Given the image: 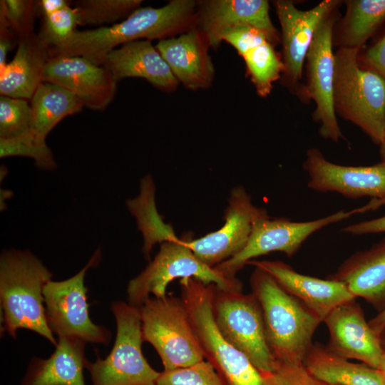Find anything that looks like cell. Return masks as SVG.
Listing matches in <instances>:
<instances>
[{"label":"cell","instance_id":"22","mask_svg":"<svg viewBox=\"0 0 385 385\" xmlns=\"http://www.w3.org/2000/svg\"><path fill=\"white\" fill-rule=\"evenodd\" d=\"M329 278L343 282L355 297L385 307V238L347 258Z\"/></svg>","mask_w":385,"mask_h":385},{"label":"cell","instance_id":"44","mask_svg":"<svg viewBox=\"0 0 385 385\" xmlns=\"http://www.w3.org/2000/svg\"><path fill=\"white\" fill-rule=\"evenodd\" d=\"M380 156H381V162L385 164V137L382 142L380 143Z\"/></svg>","mask_w":385,"mask_h":385},{"label":"cell","instance_id":"3","mask_svg":"<svg viewBox=\"0 0 385 385\" xmlns=\"http://www.w3.org/2000/svg\"><path fill=\"white\" fill-rule=\"evenodd\" d=\"M250 285L262 312L267 343L275 361L303 362L322 322L265 270L255 267Z\"/></svg>","mask_w":385,"mask_h":385},{"label":"cell","instance_id":"12","mask_svg":"<svg viewBox=\"0 0 385 385\" xmlns=\"http://www.w3.org/2000/svg\"><path fill=\"white\" fill-rule=\"evenodd\" d=\"M332 11L318 27L306 56L307 98L316 104L313 118L320 123L319 133L325 139L344 138L334 106V53L332 50L335 14Z\"/></svg>","mask_w":385,"mask_h":385},{"label":"cell","instance_id":"38","mask_svg":"<svg viewBox=\"0 0 385 385\" xmlns=\"http://www.w3.org/2000/svg\"><path fill=\"white\" fill-rule=\"evenodd\" d=\"M14 34L4 11L0 9V74L3 73L7 65L6 56L14 46Z\"/></svg>","mask_w":385,"mask_h":385},{"label":"cell","instance_id":"6","mask_svg":"<svg viewBox=\"0 0 385 385\" xmlns=\"http://www.w3.org/2000/svg\"><path fill=\"white\" fill-rule=\"evenodd\" d=\"M143 342L158 354L164 370L195 364L203 351L181 298L149 297L139 307Z\"/></svg>","mask_w":385,"mask_h":385},{"label":"cell","instance_id":"16","mask_svg":"<svg viewBox=\"0 0 385 385\" xmlns=\"http://www.w3.org/2000/svg\"><path fill=\"white\" fill-rule=\"evenodd\" d=\"M57 84L77 96L84 107L104 110L113 101L117 82L103 66L83 56H50L43 82Z\"/></svg>","mask_w":385,"mask_h":385},{"label":"cell","instance_id":"24","mask_svg":"<svg viewBox=\"0 0 385 385\" xmlns=\"http://www.w3.org/2000/svg\"><path fill=\"white\" fill-rule=\"evenodd\" d=\"M49 57L48 47L34 32L19 38L14 58L0 74L1 96L31 100Z\"/></svg>","mask_w":385,"mask_h":385},{"label":"cell","instance_id":"36","mask_svg":"<svg viewBox=\"0 0 385 385\" xmlns=\"http://www.w3.org/2000/svg\"><path fill=\"white\" fill-rule=\"evenodd\" d=\"M272 377L274 385H327L311 375L303 362L276 361Z\"/></svg>","mask_w":385,"mask_h":385},{"label":"cell","instance_id":"1","mask_svg":"<svg viewBox=\"0 0 385 385\" xmlns=\"http://www.w3.org/2000/svg\"><path fill=\"white\" fill-rule=\"evenodd\" d=\"M197 5L192 0H172L162 7H139L110 26L75 31L64 43L48 48L49 55L83 56L102 66L118 46L141 38L160 41L195 26Z\"/></svg>","mask_w":385,"mask_h":385},{"label":"cell","instance_id":"14","mask_svg":"<svg viewBox=\"0 0 385 385\" xmlns=\"http://www.w3.org/2000/svg\"><path fill=\"white\" fill-rule=\"evenodd\" d=\"M337 0H324L303 11L292 1L277 0L274 8L281 26L284 81L297 94L306 96L299 85L302 68L315 33L323 20L336 10Z\"/></svg>","mask_w":385,"mask_h":385},{"label":"cell","instance_id":"21","mask_svg":"<svg viewBox=\"0 0 385 385\" xmlns=\"http://www.w3.org/2000/svg\"><path fill=\"white\" fill-rule=\"evenodd\" d=\"M118 83L125 78H142L155 88L171 92L178 81L151 41L128 42L111 51L103 64Z\"/></svg>","mask_w":385,"mask_h":385},{"label":"cell","instance_id":"33","mask_svg":"<svg viewBox=\"0 0 385 385\" xmlns=\"http://www.w3.org/2000/svg\"><path fill=\"white\" fill-rule=\"evenodd\" d=\"M43 17V25L38 35L48 48L59 46L67 41L78 25L76 11L69 4Z\"/></svg>","mask_w":385,"mask_h":385},{"label":"cell","instance_id":"26","mask_svg":"<svg viewBox=\"0 0 385 385\" xmlns=\"http://www.w3.org/2000/svg\"><path fill=\"white\" fill-rule=\"evenodd\" d=\"M32 112L31 133L46 142L51 130L64 118L80 112L84 107L79 98L66 88L42 82L30 103Z\"/></svg>","mask_w":385,"mask_h":385},{"label":"cell","instance_id":"43","mask_svg":"<svg viewBox=\"0 0 385 385\" xmlns=\"http://www.w3.org/2000/svg\"><path fill=\"white\" fill-rule=\"evenodd\" d=\"M378 369L381 373L385 382V351L384 350Z\"/></svg>","mask_w":385,"mask_h":385},{"label":"cell","instance_id":"5","mask_svg":"<svg viewBox=\"0 0 385 385\" xmlns=\"http://www.w3.org/2000/svg\"><path fill=\"white\" fill-rule=\"evenodd\" d=\"M359 50L340 47L334 54V109L380 145L385 137V80L360 67Z\"/></svg>","mask_w":385,"mask_h":385},{"label":"cell","instance_id":"15","mask_svg":"<svg viewBox=\"0 0 385 385\" xmlns=\"http://www.w3.org/2000/svg\"><path fill=\"white\" fill-rule=\"evenodd\" d=\"M303 168L308 173L307 187L321 192H337L347 198H385V164L345 166L326 159L317 148L306 153Z\"/></svg>","mask_w":385,"mask_h":385},{"label":"cell","instance_id":"2","mask_svg":"<svg viewBox=\"0 0 385 385\" xmlns=\"http://www.w3.org/2000/svg\"><path fill=\"white\" fill-rule=\"evenodd\" d=\"M52 273L29 250H6L0 257V302L4 329L16 338L26 329L46 338L55 346L57 340L49 329L43 289Z\"/></svg>","mask_w":385,"mask_h":385},{"label":"cell","instance_id":"35","mask_svg":"<svg viewBox=\"0 0 385 385\" xmlns=\"http://www.w3.org/2000/svg\"><path fill=\"white\" fill-rule=\"evenodd\" d=\"M34 1L28 0H1V9L9 24L11 29L18 39L34 32L33 22L36 13Z\"/></svg>","mask_w":385,"mask_h":385},{"label":"cell","instance_id":"34","mask_svg":"<svg viewBox=\"0 0 385 385\" xmlns=\"http://www.w3.org/2000/svg\"><path fill=\"white\" fill-rule=\"evenodd\" d=\"M155 385H223L217 372L205 359L191 366L163 370Z\"/></svg>","mask_w":385,"mask_h":385},{"label":"cell","instance_id":"13","mask_svg":"<svg viewBox=\"0 0 385 385\" xmlns=\"http://www.w3.org/2000/svg\"><path fill=\"white\" fill-rule=\"evenodd\" d=\"M269 216L252 202L245 189H232L225 212V223L217 230L195 240H183L194 255L210 267L230 259L246 246L255 222Z\"/></svg>","mask_w":385,"mask_h":385},{"label":"cell","instance_id":"30","mask_svg":"<svg viewBox=\"0 0 385 385\" xmlns=\"http://www.w3.org/2000/svg\"><path fill=\"white\" fill-rule=\"evenodd\" d=\"M141 0H83L75 3L78 25H103L128 17L138 9Z\"/></svg>","mask_w":385,"mask_h":385},{"label":"cell","instance_id":"37","mask_svg":"<svg viewBox=\"0 0 385 385\" xmlns=\"http://www.w3.org/2000/svg\"><path fill=\"white\" fill-rule=\"evenodd\" d=\"M220 40L232 45L241 56L252 47L266 40L272 42L265 33L247 25L237 26L225 31Z\"/></svg>","mask_w":385,"mask_h":385},{"label":"cell","instance_id":"17","mask_svg":"<svg viewBox=\"0 0 385 385\" xmlns=\"http://www.w3.org/2000/svg\"><path fill=\"white\" fill-rule=\"evenodd\" d=\"M323 322L328 329L330 351L378 369L384 349L355 299L337 307Z\"/></svg>","mask_w":385,"mask_h":385},{"label":"cell","instance_id":"31","mask_svg":"<svg viewBox=\"0 0 385 385\" xmlns=\"http://www.w3.org/2000/svg\"><path fill=\"white\" fill-rule=\"evenodd\" d=\"M24 156L32 158L36 167L43 170H53L56 163L46 142L29 133L12 138L0 139V157Z\"/></svg>","mask_w":385,"mask_h":385},{"label":"cell","instance_id":"45","mask_svg":"<svg viewBox=\"0 0 385 385\" xmlns=\"http://www.w3.org/2000/svg\"><path fill=\"white\" fill-rule=\"evenodd\" d=\"M379 340L383 349L385 351V327L381 330L379 334Z\"/></svg>","mask_w":385,"mask_h":385},{"label":"cell","instance_id":"10","mask_svg":"<svg viewBox=\"0 0 385 385\" xmlns=\"http://www.w3.org/2000/svg\"><path fill=\"white\" fill-rule=\"evenodd\" d=\"M101 251L97 249L88 263L75 275L62 281L50 280L43 289L46 317L52 333L58 337H77L86 343L108 344L110 331L93 323L89 315L87 270L98 265Z\"/></svg>","mask_w":385,"mask_h":385},{"label":"cell","instance_id":"9","mask_svg":"<svg viewBox=\"0 0 385 385\" xmlns=\"http://www.w3.org/2000/svg\"><path fill=\"white\" fill-rule=\"evenodd\" d=\"M212 308L222 336L258 369L272 374L276 361L267 343L262 312L255 296L215 285Z\"/></svg>","mask_w":385,"mask_h":385},{"label":"cell","instance_id":"20","mask_svg":"<svg viewBox=\"0 0 385 385\" xmlns=\"http://www.w3.org/2000/svg\"><path fill=\"white\" fill-rule=\"evenodd\" d=\"M175 77L190 90L210 86L215 68L205 35L193 26L178 36L160 40L155 46Z\"/></svg>","mask_w":385,"mask_h":385},{"label":"cell","instance_id":"40","mask_svg":"<svg viewBox=\"0 0 385 385\" xmlns=\"http://www.w3.org/2000/svg\"><path fill=\"white\" fill-rule=\"evenodd\" d=\"M342 231L356 235L385 232V215L348 225Z\"/></svg>","mask_w":385,"mask_h":385},{"label":"cell","instance_id":"11","mask_svg":"<svg viewBox=\"0 0 385 385\" xmlns=\"http://www.w3.org/2000/svg\"><path fill=\"white\" fill-rule=\"evenodd\" d=\"M369 208V205H366L350 211L339 210L326 217L304 222H294L283 217L271 219L270 216L261 218L255 222L243 250L214 267L226 278L235 279L236 274L252 259L272 252H282L289 257H292L302 243L317 230Z\"/></svg>","mask_w":385,"mask_h":385},{"label":"cell","instance_id":"18","mask_svg":"<svg viewBox=\"0 0 385 385\" xmlns=\"http://www.w3.org/2000/svg\"><path fill=\"white\" fill-rule=\"evenodd\" d=\"M265 0H207L197 2L195 25L217 48L222 33L235 26L247 25L265 33L275 44L279 34L270 16Z\"/></svg>","mask_w":385,"mask_h":385},{"label":"cell","instance_id":"4","mask_svg":"<svg viewBox=\"0 0 385 385\" xmlns=\"http://www.w3.org/2000/svg\"><path fill=\"white\" fill-rule=\"evenodd\" d=\"M215 285L205 284L193 277L180 280V298L205 359L214 368L223 385H274L272 374L258 369L220 334L212 314Z\"/></svg>","mask_w":385,"mask_h":385},{"label":"cell","instance_id":"42","mask_svg":"<svg viewBox=\"0 0 385 385\" xmlns=\"http://www.w3.org/2000/svg\"><path fill=\"white\" fill-rule=\"evenodd\" d=\"M369 324L371 329L379 335L381 330L385 327V307L380 310L379 313L369 322Z\"/></svg>","mask_w":385,"mask_h":385},{"label":"cell","instance_id":"19","mask_svg":"<svg viewBox=\"0 0 385 385\" xmlns=\"http://www.w3.org/2000/svg\"><path fill=\"white\" fill-rule=\"evenodd\" d=\"M247 265L269 273L287 293L302 302L322 322L337 307L356 298L342 282L300 274L279 260H251Z\"/></svg>","mask_w":385,"mask_h":385},{"label":"cell","instance_id":"27","mask_svg":"<svg viewBox=\"0 0 385 385\" xmlns=\"http://www.w3.org/2000/svg\"><path fill=\"white\" fill-rule=\"evenodd\" d=\"M155 186L150 175L144 176L137 197L126 201L128 210L137 221L138 228L143 237V252L150 259L155 245L171 241L176 237L173 229L165 224L159 215L155 201Z\"/></svg>","mask_w":385,"mask_h":385},{"label":"cell","instance_id":"7","mask_svg":"<svg viewBox=\"0 0 385 385\" xmlns=\"http://www.w3.org/2000/svg\"><path fill=\"white\" fill-rule=\"evenodd\" d=\"M111 311L116 324L113 348L105 359L86 363L92 385H155L160 372L150 365L142 351L139 308L115 301Z\"/></svg>","mask_w":385,"mask_h":385},{"label":"cell","instance_id":"29","mask_svg":"<svg viewBox=\"0 0 385 385\" xmlns=\"http://www.w3.org/2000/svg\"><path fill=\"white\" fill-rule=\"evenodd\" d=\"M270 41L266 40L247 50L242 56L257 93L267 96L284 71L282 60Z\"/></svg>","mask_w":385,"mask_h":385},{"label":"cell","instance_id":"32","mask_svg":"<svg viewBox=\"0 0 385 385\" xmlns=\"http://www.w3.org/2000/svg\"><path fill=\"white\" fill-rule=\"evenodd\" d=\"M31 121L32 112L27 100L0 96V139L29 133Z\"/></svg>","mask_w":385,"mask_h":385},{"label":"cell","instance_id":"8","mask_svg":"<svg viewBox=\"0 0 385 385\" xmlns=\"http://www.w3.org/2000/svg\"><path fill=\"white\" fill-rule=\"evenodd\" d=\"M195 278L205 284H214L225 290H242L237 279L224 277L215 267L201 262L184 243L176 237L173 240L160 244V250L147 267L130 279L127 286L128 304L139 308L153 294L165 297L170 282L175 279Z\"/></svg>","mask_w":385,"mask_h":385},{"label":"cell","instance_id":"41","mask_svg":"<svg viewBox=\"0 0 385 385\" xmlns=\"http://www.w3.org/2000/svg\"><path fill=\"white\" fill-rule=\"evenodd\" d=\"M43 16L55 12L68 4L65 0H41L37 3Z\"/></svg>","mask_w":385,"mask_h":385},{"label":"cell","instance_id":"25","mask_svg":"<svg viewBox=\"0 0 385 385\" xmlns=\"http://www.w3.org/2000/svg\"><path fill=\"white\" fill-rule=\"evenodd\" d=\"M303 364L311 375L327 385H385L379 369L351 362L319 344L312 345Z\"/></svg>","mask_w":385,"mask_h":385},{"label":"cell","instance_id":"23","mask_svg":"<svg viewBox=\"0 0 385 385\" xmlns=\"http://www.w3.org/2000/svg\"><path fill=\"white\" fill-rule=\"evenodd\" d=\"M86 344L77 337H58L48 358L31 359L21 385H86Z\"/></svg>","mask_w":385,"mask_h":385},{"label":"cell","instance_id":"28","mask_svg":"<svg viewBox=\"0 0 385 385\" xmlns=\"http://www.w3.org/2000/svg\"><path fill=\"white\" fill-rule=\"evenodd\" d=\"M346 4L339 44L359 49L385 19V0H350Z\"/></svg>","mask_w":385,"mask_h":385},{"label":"cell","instance_id":"39","mask_svg":"<svg viewBox=\"0 0 385 385\" xmlns=\"http://www.w3.org/2000/svg\"><path fill=\"white\" fill-rule=\"evenodd\" d=\"M364 61L385 80V36L366 51Z\"/></svg>","mask_w":385,"mask_h":385}]
</instances>
